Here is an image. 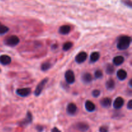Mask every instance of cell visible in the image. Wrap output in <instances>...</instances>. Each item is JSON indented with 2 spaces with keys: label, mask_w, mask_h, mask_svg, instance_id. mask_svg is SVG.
<instances>
[{
  "label": "cell",
  "mask_w": 132,
  "mask_h": 132,
  "mask_svg": "<svg viewBox=\"0 0 132 132\" xmlns=\"http://www.w3.org/2000/svg\"><path fill=\"white\" fill-rule=\"evenodd\" d=\"M131 43V38L128 36H121L117 40V47L119 50H126L130 47Z\"/></svg>",
  "instance_id": "1"
},
{
  "label": "cell",
  "mask_w": 132,
  "mask_h": 132,
  "mask_svg": "<svg viewBox=\"0 0 132 132\" xmlns=\"http://www.w3.org/2000/svg\"><path fill=\"white\" fill-rule=\"evenodd\" d=\"M19 43V38L15 35H12L5 39L4 43L9 47H15Z\"/></svg>",
  "instance_id": "2"
},
{
  "label": "cell",
  "mask_w": 132,
  "mask_h": 132,
  "mask_svg": "<svg viewBox=\"0 0 132 132\" xmlns=\"http://www.w3.org/2000/svg\"><path fill=\"white\" fill-rule=\"evenodd\" d=\"M48 81V78H45L43 79L36 86V89L34 91V94L36 97H38L41 94V93H42L44 87L46 85V84H47Z\"/></svg>",
  "instance_id": "3"
},
{
  "label": "cell",
  "mask_w": 132,
  "mask_h": 132,
  "mask_svg": "<svg viewBox=\"0 0 132 132\" xmlns=\"http://www.w3.org/2000/svg\"><path fill=\"white\" fill-rule=\"evenodd\" d=\"M64 78H65L66 82L68 84H73L76 81V77H75L74 72L72 70H68L64 73Z\"/></svg>",
  "instance_id": "4"
},
{
  "label": "cell",
  "mask_w": 132,
  "mask_h": 132,
  "mask_svg": "<svg viewBox=\"0 0 132 132\" xmlns=\"http://www.w3.org/2000/svg\"><path fill=\"white\" fill-rule=\"evenodd\" d=\"M32 120H33V116H32V113H31L30 111H28V112L27 113L26 117L19 123V125L22 127L27 126L28 124L32 123Z\"/></svg>",
  "instance_id": "5"
},
{
  "label": "cell",
  "mask_w": 132,
  "mask_h": 132,
  "mask_svg": "<svg viewBox=\"0 0 132 132\" xmlns=\"http://www.w3.org/2000/svg\"><path fill=\"white\" fill-rule=\"evenodd\" d=\"M16 94L18 96L21 97H27L31 93V89L28 87H24V88H19V89H17L16 91H15Z\"/></svg>",
  "instance_id": "6"
},
{
  "label": "cell",
  "mask_w": 132,
  "mask_h": 132,
  "mask_svg": "<svg viewBox=\"0 0 132 132\" xmlns=\"http://www.w3.org/2000/svg\"><path fill=\"white\" fill-rule=\"evenodd\" d=\"M87 54L85 52L82 51L77 54V56L75 58V61H76V63L80 64V63H83L86 61V60L87 59Z\"/></svg>",
  "instance_id": "7"
},
{
  "label": "cell",
  "mask_w": 132,
  "mask_h": 132,
  "mask_svg": "<svg viewBox=\"0 0 132 132\" xmlns=\"http://www.w3.org/2000/svg\"><path fill=\"white\" fill-rule=\"evenodd\" d=\"M125 104V100L121 97H118L115 99V100L113 102V107L116 109H119L122 108V106H124Z\"/></svg>",
  "instance_id": "8"
},
{
  "label": "cell",
  "mask_w": 132,
  "mask_h": 132,
  "mask_svg": "<svg viewBox=\"0 0 132 132\" xmlns=\"http://www.w3.org/2000/svg\"><path fill=\"white\" fill-rule=\"evenodd\" d=\"M77 111V107L74 103H69L67 106V112L68 115H71V116H73L76 114Z\"/></svg>",
  "instance_id": "9"
},
{
  "label": "cell",
  "mask_w": 132,
  "mask_h": 132,
  "mask_svg": "<svg viewBox=\"0 0 132 132\" xmlns=\"http://www.w3.org/2000/svg\"><path fill=\"white\" fill-rule=\"evenodd\" d=\"M81 80L84 84H90L93 80V76L89 72H85L81 76Z\"/></svg>",
  "instance_id": "10"
},
{
  "label": "cell",
  "mask_w": 132,
  "mask_h": 132,
  "mask_svg": "<svg viewBox=\"0 0 132 132\" xmlns=\"http://www.w3.org/2000/svg\"><path fill=\"white\" fill-rule=\"evenodd\" d=\"M76 128L80 131L85 132L88 130L90 126L86 122H78L77 124H76Z\"/></svg>",
  "instance_id": "11"
},
{
  "label": "cell",
  "mask_w": 132,
  "mask_h": 132,
  "mask_svg": "<svg viewBox=\"0 0 132 132\" xmlns=\"http://www.w3.org/2000/svg\"><path fill=\"white\" fill-rule=\"evenodd\" d=\"M85 109L88 112H94L96 109V106L94 104V102L90 100H86L85 104Z\"/></svg>",
  "instance_id": "12"
},
{
  "label": "cell",
  "mask_w": 132,
  "mask_h": 132,
  "mask_svg": "<svg viewBox=\"0 0 132 132\" xmlns=\"http://www.w3.org/2000/svg\"><path fill=\"white\" fill-rule=\"evenodd\" d=\"M11 58L6 54L0 56V63L3 65H7L11 63Z\"/></svg>",
  "instance_id": "13"
},
{
  "label": "cell",
  "mask_w": 132,
  "mask_h": 132,
  "mask_svg": "<svg viewBox=\"0 0 132 132\" xmlns=\"http://www.w3.org/2000/svg\"><path fill=\"white\" fill-rule=\"evenodd\" d=\"M128 73L125 69H119L117 71V77L121 81L126 80L127 78Z\"/></svg>",
  "instance_id": "14"
},
{
  "label": "cell",
  "mask_w": 132,
  "mask_h": 132,
  "mask_svg": "<svg viewBox=\"0 0 132 132\" xmlns=\"http://www.w3.org/2000/svg\"><path fill=\"white\" fill-rule=\"evenodd\" d=\"M100 104L102 107H103L104 108H109L112 105V100H111V98L106 97V98L101 100Z\"/></svg>",
  "instance_id": "15"
},
{
  "label": "cell",
  "mask_w": 132,
  "mask_h": 132,
  "mask_svg": "<svg viewBox=\"0 0 132 132\" xmlns=\"http://www.w3.org/2000/svg\"><path fill=\"white\" fill-rule=\"evenodd\" d=\"M71 28L69 25H64L59 27V32L62 35H67L70 33V32Z\"/></svg>",
  "instance_id": "16"
},
{
  "label": "cell",
  "mask_w": 132,
  "mask_h": 132,
  "mask_svg": "<svg viewBox=\"0 0 132 132\" xmlns=\"http://www.w3.org/2000/svg\"><path fill=\"white\" fill-rule=\"evenodd\" d=\"M125 58L122 56H116L113 58V63L116 66L122 65L124 63Z\"/></svg>",
  "instance_id": "17"
},
{
  "label": "cell",
  "mask_w": 132,
  "mask_h": 132,
  "mask_svg": "<svg viewBox=\"0 0 132 132\" xmlns=\"http://www.w3.org/2000/svg\"><path fill=\"white\" fill-rule=\"evenodd\" d=\"M116 87V82L112 78L108 79L106 82V88L109 91H112Z\"/></svg>",
  "instance_id": "18"
},
{
  "label": "cell",
  "mask_w": 132,
  "mask_h": 132,
  "mask_svg": "<svg viewBox=\"0 0 132 132\" xmlns=\"http://www.w3.org/2000/svg\"><path fill=\"white\" fill-rule=\"evenodd\" d=\"M100 58V53L99 52H93L90 56V62L91 63H95Z\"/></svg>",
  "instance_id": "19"
},
{
  "label": "cell",
  "mask_w": 132,
  "mask_h": 132,
  "mask_svg": "<svg viewBox=\"0 0 132 132\" xmlns=\"http://www.w3.org/2000/svg\"><path fill=\"white\" fill-rule=\"evenodd\" d=\"M115 72V67L112 64H108L106 67V72L108 75H111L112 74L114 73Z\"/></svg>",
  "instance_id": "20"
},
{
  "label": "cell",
  "mask_w": 132,
  "mask_h": 132,
  "mask_svg": "<svg viewBox=\"0 0 132 132\" xmlns=\"http://www.w3.org/2000/svg\"><path fill=\"white\" fill-rule=\"evenodd\" d=\"M51 67V63L49 62H45L42 63L41 66V69L43 71H46Z\"/></svg>",
  "instance_id": "21"
},
{
  "label": "cell",
  "mask_w": 132,
  "mask_h": 132,
  "mask_svg": "<svg viewBox=\"0 0 132 132\" xmlns=\"http://www.w3.org/2000/svg\"><path fill=\"white\" fill-rule=\"evenodd\" d=\"M9 31V28L0 23V35H3L7 33Z\"/></svg>",
  "instance_id": "22"
},
{
  "label": "cell",
  "mask_w": 132,
  "mask_h": 132,
  "mask_svg": "<svg viewBox=\"0 0 132 132\" xmlns=\"http://www.w3.org/2000/svg\"><path fill=\"white\" fill-rule=\"evenodd\" d=\"M72 46H73V43L70 41H68V42L64 43L63 46V50L64 51H68V50H70L72 47Z\"/></svg>",
  "instance_id": "23"
},
{
  "label": "cell",
  "mask_w": 132,
  "mask_h": 132,
  "mask_svg": "<svg viewBox=\"0 0 132 132\" xmlns=\"http://www.w3.org/2000/svg\"><path fill=\"white\" fill-rule=\"evenodd\" d=\"M94 76H95V78L96 79H100L101 78H103V71H101V70H96L95 71V72H94Z\"/></svg>",
  "instance_id": "24"
},
{
  "label": "cell",
  "mask_w": 132,
  "mask_h": 132,
  "mask_svg": "<svg viewBox=\"0 0 132 132\" xmlns=\"http://www.w3.org/2000/svg\"><path fill=\"white\" fill-rule=\"evenodd\" d=\"M92 94L94 98H97L101 95V91L99 89H94L92 93Z\"/></svg>",
  "instance_id": "25"
},
{
  "label": "cell",
  "mask_w": 132,
  "mask_h": 132,
  "mask_svg": "<svg viewBox=\"0 0 132 132\" xmlns=\"http://www.w3.org/2000/svg\"><path fill=\"white\" fill-rule=\"evenodd\" d=\"M99 132H108V128L106 126H102L99 128Z\"/></svg>",
  "instance_id": "26"
},
{
  "label": "cell",
  "mask_w": 132,
  "mask_h": 132,
  "mask_svg": "<svg viewBox=\"0 0 132 132\" xmlns=\"http://www.w3.org/2000/svg\"><path fill=\"white\" fill-rule=\"evenodd\" d=\"M123 3L125 4V5H126L128 7L131 8V0H123L122 1Z\"/></svg>",
  "instance_id": "27"
},
{
  "label": "cell",
  "mask_w": 132,
  "mask_h": 132,
  "mask_svg": "<svg viewBox=\"0 0 132 132\" xmlns=\"http://www.w3.org/2000/svg\"><path fill=\"white\" fill-rule=\"evenodd\" d=\"M36 129L38 132H42L44 130V127L41 125H37L36 126Z\"/></svg>",
  "instance_id": "28"
},
{
  "label": "cell",
  "mask_w": 132,
  "mask_h": 132,
  "mask_svg": "<svg viewBox=\"0 0 132 132\" xmlns=\"http://www.w3.org/2000/svg\"><path fill=\"white\" fill-rule=\"evenodd\" d=\"M127 108L130 110H131L132 109V100H130L128 101V102Z\"/></svg>",
  "instance_id": "29"
},
{
  "label": "cell",
  "mask_w": 132,
  "mask_h": 132,
  "mask_svg": "<svg viewBox=\"0 0 132 132\" xmlns=\"http://www.w3.org/2000/svg\"><path fill=\"white\" fill-rule=\"evenodd\" d=\"M51 132H61V130H59L57 128H56V127H54V128H52Z\"/></svg>",
  "instance_id": "30"
},
{
  "label": "cell",
  "mask_w": 132,
  "mask_h": 132,
  "mask_svg": "<svg viewBox=\"0 0 132 132\" xmlns=\"http://www.w3.org/2000/svg\"><path fill=\"white\" fill-rule=\"evenodd\" d=\"M52 49H56L57 48V45H56V44H54V45H52Z\"/></svg>",
  "instance_id": "31"
},
{
  "label": "cell",
  "mask_w": 132,
  "mask_h": 132,
  "mask_svg": "<svg viewBox=\"0 0 132 132\" xmlns=\"http://www.w3.org/2000/svg\"><path fill=\"white\" fill-rule=\"evenodd\" d=\"M132 81L131 80H130V81H129V85H130V87H132Z\"/></svg>",
  "instance_id": "32"
},
{
  "label": "cell",
  "mask_w": 132,
  "mask_h": 132,
  "mask_svg": "<svg viewBox=\"0 0 132 132\" xmlns=\"http://www.w3.org/2000/svg\"><path fill=\"white\" fill-rule=\"evenodd\" d=\"M1 69H0V72H1Z\"/></svg>",
  "instance_id": "33"
}]
</instances>
